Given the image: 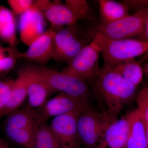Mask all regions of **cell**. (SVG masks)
Here are the masks:
<instances>
[{
	"label": "cell",
	"instance_id": "cell-1",
	"mask_svg": "<svg viewBox=\"0 0 148 148\" xmlns=\"http://www.w3.org/2000/svg\"><path fill=\"white\" fill-rule=\"evenodd\" d=\"M138 87L112 69L103 66L90 88L93 96L97 94L105 103L106 112L112 123L118 119L122 110L136 98Z\"/></svg>",
	"mask_w": 148,
	"mask_h": 148
},
{
	"label": "cell",
	"instance_id": "cell-2",
	"mask_svg": "<svg viewBox=\"0 0 148 148\" xmlns=\"http://www.w3.org/2000/svg\"><path fill=\"white\" fill-rule=\"evenodd\" d=\"M22 69L42 80L55 93L63 92L88 102L93 98L89 85L82 80L36 64Z\"/></svg>",
	"mask_w": 148,
	"mask_h": 148
},
{
	"label": "cell",
	"instance_id": "cell-3",
	"mask_svg": "<svg viewBox=\"0 0 148 148\" xmlns=\"http://www.w3.org/2000/svg\"><path fill=\"white\" fill-rule=\"evenodd\" d=\"M42 122L38 110L26 106L7 116L4 130L8 138L14 143L32 148L37 130Z\"/></svg>",
	"mask_w": 148,
	"mask_h": 148
},
{
	"label": "cell",
	"instance_id": "cell-4",
	"mask_svg": "<svg viewBox=\"0 0 148 148\" xmlns=\"http://www.w3.org/2000/svg\"><path fill=\"white\" fill-rule=\"evenodd\" d=\"M93 39L101 49L104 65L111 68L119 62L148 52V42L138 39L114 40L94 32Z\"/></svg>",
	"mask_w": 148,
	"mask_h": 148
},
{
	"label": "cell",
	"instance_id": "cell-5",
	"mask_svg": "<svg viewBox=\"0 0 148 148\" xmlns=\"http://www.w3.org/2000/svg\"><path fill=\"white\" fill-rule=\"evenodd\" d=\"M111 123L107 112L98 111L89 104L78 115L77 130L81 144L86 148H95Z\"/></svg>",
	"mask_w": 148,
	"mask_h": 148
},
{
	"label": "cell",
	"instance_id": "cell-6",
	"mask_svg": "<svg viewBox=\"0 0 148 148\" xmlns=\"http://www.w3.org/2000/svg\"><path fill=\"white\" fill-rule=\"evenodd\" d=\"M101 53L100 47L92 38L61 72L84 81L90 87L95 82L100 68Z\"/></svg>",
	"mask_w": 148,
	"mask_h": 148
},
{
	"label": "cell",
	"instance_id": "cell-7",
	"mask_svg": "<svg viewBox=\"0 0 148 148\" xmlns=\"http://www.w3.org/2000/svg\"><path fill=\"white\" fill-rule=\"evenodd\" d=\"M148 16V9L128 15L108 24L99 22L95 32L112 39L120 40L140 38L145 30Z\"/></svg>",
	"mask_w": 148,
	"mask_h": 148
},
{
	"label": "cell",
	"instance_id": "cell-8",
	"mask_svg": "<svg viewBox=\"0 0 148 148\" xmlns=\"http://www.w3.org/2000/svg\"><path fill=\"white\" fill-rule=\"evenodd\" d=\"M78 32L77 25L64 27L56 31L53 59L68 64L90 42L81 36Z\"/></svg>",
	"mask_w": 148,
	"mask_h": 148
},
{
	"label": "cell",
	"instance_id": "cell-9",
	"mask_svg": "<svg viewBox=\"0 0 148 148\" xmlns=\"http://www.w3.org/2000/svg\"><path fill=\"white\" fill-rule=\"evenodd\" d=\"M80 112L55 117L51 121L49 126L60 148H79L77 119Z\"/></svg>",
	"mask_w": 148,
	"mask_h": 148
},
{
	"label": "cell",
	"instance_id": "cell-10",
	"mask_svg": "<svg viewBox=\"0 0 148 148\" xmlns=\"http://www.w3.org/2000/svg\"><path fill=\"white\" fill-rule=\"evenodd\" d=\"M89 104V102L81 98L58 92L38 110L42 121L46 122L49 118L80 112Z\"/></svg>",
	"mask_w": 148,
	"mask_h": 148
},
{
	"label": "cell",
	"instance_id": "cell-11",
	"mask_svg": "<svg viewBox=\"0 0 148 148\" xmlns=\"http://www.w3.org/2000/svg\"><path fill=\"white\" fill-rule=\"evenodd\" d=\"M56 31L51 28L34 41L25 52L19 51V59L24 58L34 64L46 67L53 59Z\"/></svg>",
	"mask_w": 148,
	"mask_h": 148
},
{
	"label": "cell",
	"instance_id": "cell-12",
	"mask_svg": "<svg viewBox=\"0 0 148 148\" xmlns=\"http://www.w3.org/2000/svg\"><path fill=\"white\" fill-rule=\"evenodd\" d=\"M45 17L34 5L20 14L19 29L21 41L29 46L46 32Z\"/></svg>",
	"mask_w": 148,
	"mask_h": 148
},
{
	"label": "cell",
	"instance_id": "cell-13",
	"mask_svg": "<svg viewBox=\"0 0 148 148\" xmlns=\"http://www.w3.org/2000/svg\"><path fill=\"white\" fill-rule=\"evenodd\" d=\"M18 71L23 74L27 82V103L26 106L34 110L40 108L48 101L49 97L55 92L34 75L22 68Z\"/></svg>",
	"mask_w": 148,
	"mask_h": 148
},
{
	"label": "cell",
	"instance_id": "cell-14",
	"mask_svg": "<svg viewBox=\"0 0 148 148\" xmlns=\"http://www.w3.org/2000/svg\"><path fill=\"white\" fill-rule=\"evenodd\" d=\"M130 124L126 115L111 123L95 148H125Z\"/></svg>",
	"mask_w": 148,
	"mask_h": 148
},
{
	"label": "cell",
	"instance_id": "cell-15",
	"mask_svg": "<svg viewBox=\"0 0 148 148\" xmlns=\"http://www.w3.org/2000/svg\"><path fill=\"white\" fill-rule=\"evenodd\" d=\"M44 15L51 24V28L55 31L64 28V26L77 25V21L71 11L61 1H53V4Z\"/></svg>",
	"mask_w": 148,
	"mask_h": 148
},
{
	"label": "cell",
	"instance_id": "cell-16",
	"mask_svg": "<svg viewBox=\"0 0 148 148\" xmlns=\"http://www.w3.org/2000/svg\"><path fill=\"white\" fill-rule=\"evenodd\" d=\"M129 121V135L125 148H147L146 125L138 110L125 114Z\"/></svg>",
	"mask_w": 148,
	"mask_h": 148
},
{
	"label": "cell",
	"instance_id": "cell-17",
	"mask_svg": "<svg viewBox=\"0 0 148 148\" xmlns=\"http://www.w3.org/2000/svg\"><path fill=\"white\" fill-rule=\"evenodd\" d=\"M0 39L15 47L16 44V21L12 11L0 5Z\"/></svg>",
	"mask_w": 148,
	"mask_h": 148
},
{
	"label": "cell",
	"instance_id": "cell-18",
	"mask_svg": "<svg viewBox=\"0 0 148 148\" xmlns=\"http://www.w3.org/2000/svg\"><path fill=\"white\" fill-rule=\"evenodd\" d=\"M99 13L101 23L108 24L129 15L128 9L121 2L113 0H100Z\"/></svg>",
	"mask_w": 148,
	"mask_h": 148
},
{
	"label": "cell",
	"instance_id": "cell-19",
	"mask_svg": "<svg viewBox=\"0 0 148 148\" xmlns=\"http://www.w3.org/2000/svg\"><path fill=\"white\" fill-rule=\"evenodd\" d=\"M27 98V84L26 79L21 72H17L9 99L4 109L1 117L7 116L13 111L19 109Z\"/></svg>",
	"mask_w": 148,
	"mask_h": 148
},
{
	"label": "cell",
	"instance_id": "cell-20",
	"mask_svg": "<svg viewBox=\"0 0 148 148\" xmlns=\"http://www.w3.org/2000/svg\"><path fill=\"white\" fill-rule=\"evenodd\" d=\"M109 68L135 86L138 87L143 81L144 73L143 69L135 58L119 62Z\"/></svg>",
	"mask_w": 148,
	"mask_h": 148
},
{
	"label": "cell",
	"instance_id": "cell-21",
	"mask_svg": "<svg viewBox=\"0 0 148 148\" xmlns=\"http://www.w3.org/2000/svg\"><path fill=\"white\" fill-rule=\"evenodd\" d=\"M32 148H60L50 126L46 122L38 127Z\"/></svg>",
	"mask_w": 148,
	"mask_h": 148
},
{
	"label": "cell",
	"instance_id": "cell-22",
	"mask_svg": "<svg viewBox=\"0 0 148 148\" xmlns=\"http://www.w3.org/2000/svg\"><path fill=\"white\" fill-rule=\"evenodd\" d=\"M65 3L71 11L77 21L87 20L95 22L98 19L86 0H66Z\"/></svg>",
	"mask_w": 148,
	"mask_h": 148
},
{
	"label": "cell",
	"instance_id": "cell-23",
	"mask_svg": "<svg viewBox=\"0 0 148 148\" xmlns=\"http://www.w3.org/2000/svg\"><path fill=\"white\" fill-rule=\"evenodd\" d=\"M19 51L15 47H2L0 50V77L14 69L18 58Z\"/></svg>",
	"mask_w": 148,
	"mask_h": 148
},
{
	"label": "cell",
	"instance_id": "cell-24",
	"mask_svg": "<svg viewBox=\"0 0 148 148\" xmlns=\"http://www.w3.org/2000/svg\"><path fill=\"white\" fill-rule=\"evenodd\" d=\"M135 98L138 107L137 110L146 126L148 127V84L144 85L138 91Z\"/></svg>",
	"mask_w": 148,
	"mask_h": 148
},
{
	"label": "cell",
	"instance_id": "cell-25",
	"mask_svg": "<svg viewBox=\"0 0 148 148\" xmlns=\"http://www.w3.org/2000/svg\"><path fill=\"white\" fill-rule=\"evenodd\" d=\"M15 79L0 77V119L9 99Z\"/></svg>",
	"mask_w": 148,
	"mask_h": 148
},
{
	"label": "cell",
	"instance_id": "cell-26",
	"mask_svg": "<svg viewBox=\"0 0 148 148\" xmlns=\"http://www.w3.org/2000/svg\"><path fill=\"white\" fill-rule=\"evenodd\" d=\"M7 2L15 15H20L34 6V1L32 0H8Z\"/></svg>",
	"mask_w": 148,
	"mask_h": 148
},
{
	"label": "cell",
	"instance_id": "cell-27",
	"mask_svg": "<svg viewBox=\"0 0 148 148\" xmlns=\"http://www.w3.org/2000/svg\"><path fill=\"white\" fill-rule=\"evenodd\" d=\"M121 2L127 6L128 10L133 11L135 13L148 9V0H125Z\"/></svg>",
	"mask_w": 148,
	"mask_h": 148
},
{
	"label": "cell",
	"instance_id": "cell-28",
	"mask_svg": "<svg viewBox=\"0 0 148 148\" xmlns=\"http://www.w3.org/2000/svg\"><path fill=\"white\" fill-rule=\"evenodd\" d=\"M53 1L49 0H36L34 1V5L44 15L48 8L53 4Z\"/></svg>",
	"mask_w": 148,
	"mask_h": 148
},
{
	"label": "cell",
	"instance_id": "cell-29",
	"mask_svg": "<svg viewBox=\"0 0 148 148\" xmlns=\"http://www.w3.org/2000/svg\"><path fill=\"white\" fill-rule=\"evenodd\" d=\"M137 39L148 42V16L146 20L144 33L141 37Z\"/></svg>",
	"mask_w": 148,
	"mask_h": 148
},
{
	"label": "cell",
	"instance_id": "cell-30",
	"mask_svg": "<svg viewBox=\"0 0 148 148\" xmlns=\"http://www.w3.org/2000/svg\"><path fill=\"white\" fill-rule=\"evenodd\" d=\"M142 68L143 73L145 74L146 76L148 77V61L144 63L142 66Z\"/></svg>",
	"mask_w": 148,
	"mask_h": 148
},
{
	"label": "cell",
	"instance_id": "cell-31",
	"mask_svg": "<svg viewBox=\"0 0 148 148\" xmlns=\"http://www.w3.org/2000/svg\"><path fill=\"white\" fill-rule=\"evenodd\" d=\"M0 148H10L7 143L0 137Z\"/></svg>",
	"mask_w": 148,
	"mask_h": 148
},
{
	"label": "cell",
	"instance_id": "cell-32",
	"mask_svg": "<svg viewBox=\"0 0 148 148\" xmlns=\"http://www.w3.org/2000/svg\"><path fill=\"white\" fill-rule=\"evenodd\" d=\"M148 60V52L146 53V55L144 56L143 58L141 59L140 60V62L139 63L141 64V63H143V62H145V61H147V60Z\"/></svg>",
	"mask_w": 148,
	"mask_h": 148
},
{
	"label": "cell",
	"instance_id": "cell-33",
	"mask_svg": "<svg viewBox=\"0 0 148 148\" xmlns=\"http://www.w3.org/2000/svg\"><path fill=\"white\" fill-rule=\"evenodd\" d=\"M146 133H147V146L148 148V127L146 126Z\"/></svg>",
	"mask_w": 148,
	"mask_h": 148
},
{
	"label": "cell",
	"instance_id": "cell-34",
	"mask_svg": "<svg viewBox=\"0 0 148 148\" xmlns=\"http://www.w3.org/2000/svg\"><path fill=\"white\" fill-rule=\"evenodd\" d=\"M26 148V147H21V148Z\"/></svg>",
	"mask_w": 148,
	"mask_h": 148
},
{
	"label": "cell",
	"instance_id": "cell-35",
	"mask_svg": "<svg viewBox=\"0 0 148 148\" xmlns=\"http://www.w3.org/2000/svg\"><path fill=\"white\" fill-rule=\"evenodd\" d=\"M1 46H0V50H1Z\"/></svg>",
	"mask_w": 148,
	"mask_h": 148
}]
</instances>
